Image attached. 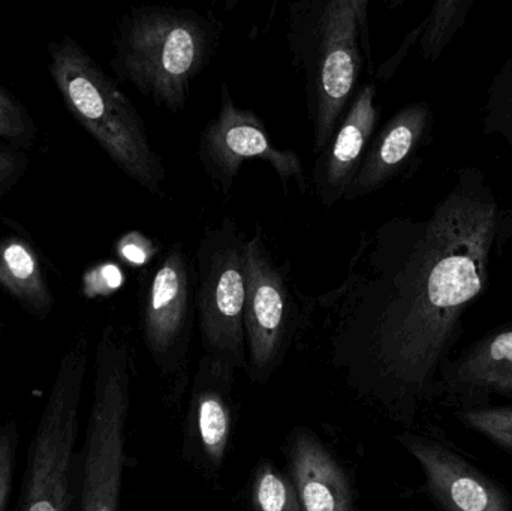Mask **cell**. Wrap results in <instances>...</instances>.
Here are the masks:
<instances>
[{"label":"cell","mask_w":512,"mask_h":511,"mask_svg":"<svg viewBox=\"0 0 512 511\" xmlns=\"http://www.w3.org/2000/svg\"><path fill=\"white\" fill-rule=\"evenodd\" d=\"M511 237L512 212L483 171L460 168L427 218L393 216L361 231L337 287L298 291L301 318L318 317L330 363L352 392L412 426Z\"/></svg>","instance_id":"obj_1"},{"label":"cell","mask_w":512,"mask_h":511,"mask_svg":"<svg viewBox=\"0 0 512 511\" xmlns=\"http://www.w3.org/2000/svg\"><path fill=\"white\" fill-rule=\"evenodd\" d=\"M369 0L289 3L286 42L303 75L312 152L318 158L342 122L358 81L372 65Z\"/></svg>","instance_id":"obj_2"},{"label":"cell","mask_w":512,"mask_h":511,"mask_svg":"<svg viewBox=\"0 0 512 511\" xmlns=\"http://www.w3.org/2000/svg\"><path fill=\"white\" fill-rule=\"evenodd\" d=\"M224 24L192 8L129 9L117 26L111 66L144 98L173 114L188 105L191 86L221 47Z\"/></svg>","instance_id":"obj_3"},{"label":"cell","mask_w":512,"mask_h":511,"mask_svg":"<svg viewBox=\"0 0 512 511\" xmlns=\"http://www.w3.org/2000/svg\"><path fill=\"white\" fill-rule=\"evenodd\" d=\"M50 71L72 116L111 161L155 197H165L167 170L143 117L98 63L74 39L50 45Z\"/></svg>","instance_id":"obj_4"},{"label":"cell","mask_w":512,"mask_h":511,"mask_svg":"<svg viewBox=\"0 0 512 511\" xmlns=\"http://www.w3.org/2000/svg\"><path fill=\"white\" fill-rule=\"evenodd\" d=\"M132 366L128 339L116 327H105L96 347L92 408L81 455L78 511H122Z\"/></svg>","instance_id":"obj_5"},{"label":"cell","mask_w":512,"mask_h":511,"mask_svg":"<svg viewBox=\"0 0 512 511\" xmlns=\"http://www.w3.org/2000/svg\"><path fill=\"white\" fill-rule=\"evenodd\" d=\"M87 372V348L78 342L63 356L27 453L15 511H72L75 444Z\"/></svg>","instance_id":"obj_6"},{"label":"cell","mask_w":512,"mask_h":511,"mask_svg":"<svg viewBox=\"0 0 512 511\" xmlns=\"http://www.w3.org/2000/svg\"><path fill=\"white\" fill-rule=\"evenodd\" d=\"M245 243L236 219L204 228L195 252V312L207 356L246 368Z\"/></svg>","instance_id":"obj_7"},{"label":"cell","mask_w":512,"mask_h":511,"mask_svg":"<svg viewBox=\"0 0 512 511\" xmlns=\"http://www.w3.org/2000/svg\"><path fill=\"white\" fill-rule=\"evenodd\" d=\"M245 335L249 377L264 383L288 353L301 326L298 290L289 267L274 257L262 228L245 243Z\"/></svg>","instance_id":"obj_8"},{"label":"cell","mask_w":512,"mask_h":511,"mask_svg":"<svg viewBox=\"0 0 512 511\" xmlns=\"http://www.w3.org/2000/svg\"><path fill=\"white\" fill-rule=\"evenodd\" d=\"M197 273L182 242L162 252L141 278V329L147 350L165 378L188 365Z\"/></svg>","instance_id":"obj_9"},{"label":"cell","mask_w":512,"mask_h":511,"mask_svg":"<svg viewBox=\"0 0 512 511\" xmlns=\"http://www.w3.org/2000/svg\"><path fill=\"white\" fill-rule=\"evenodd\" d=\"M198 158L213 188L225 197L231 194L242 165L252 159L270 164L285 192L292 182L301 192L309 188L300 156L294 150L274 146L261 117L240 108L227 83L221 87L218 116L201 132Z\"/></svg>","instance_id":"obj_10"},{"label":"cell","mask_w":512,"mask_h":511,"mask_svg":"<svg viewBox=\"0 0 512 511\" xmlns=\"http://www.w3.org/2000/svg\"><path fill=\"white\" fill-rule=\"evenodd\" d=\"M234 372L230 363L206 354L195 375L185 423V453L188 461L209 476L224 467L233 437Z\"/></svg>","instance_id":"obj_11"},{"label":"cell","mask_w":512,"mask_h":511,"mask_svg":"<svg viewBox=\"0 0 512 511\" xmlns=\"http://www.w3.org/2000/svg\"><path fill=\"white\" fill-rule=\"evenodd\" d=\"M397 441L420 465L427 492L442 511H512L504 489L459 453L412 432Z\"/></svg>","instance_id":"obj_12"},{"label":"cell","mask_w":512,"mask_h":511,"mask_svg":"<svg viewBox=\"0 0 512 511\" xmlns=\"http://www.w3.org/2000/svg\"><path fill=\"white\" fill-rule=\"evenodd\" d=\"M376 95L375 83H367L358 90L324 152L316 158L312 185L327 209L345 200L375 137L379 122Z\"/></svg>","instance_id":"obj_13"},{"label":"cell","mask_w":512,"mask_h":511,"mask_svg":"<svg viewBox=\"0 0 512 511\" xmlns=\"http://www.w3.org/2000/svg\"><path fill=\"white\" fill-rule=\"evenodd\" d=\"M433 123L435 114L429 102L400 108L373 137L345 201L373 194L400 176L429 141Z\"/></svg>","instance_id":"obj_14"},{"label":"cell","mask_w":512,"mask_h":511,"mask_svg":"<svg viewBox=\"0 0 512 511\" xmlns=\"http://www.w3.org/2000/svg\"><path fill=\"white\" fill-rule=\"evenodd\" d=\"M288 467L301 511H355L348 473L309 429L289 435Z\"/></svg>","instance_id":"obj_15"},{"label":"cell","mask_w":512,"mask_h":511,"mask_svg":"<svg viewBox=\"0 0 512 511\" xmlns=\"http://www.w3.org/2000/svg\"><path fill=\"white\" fill-rule=\"evenodd\" d=\"M441 381L460 395L512 398V323L478 339L454 362H447Z\"/></svg>","instance_id":"obj_16"},{"label":"cell","mask_w":512,"mask_h":511,"mask_svg":"<svg viewBox=\"0 0 512 511\" xmlns=\"http://www.w3.org/2000/svg\"><path fill=\"white\" fill-rule=\"evenodd\" d=\"M0 284L33 314L50 312L53 297L35 252L23 240H0Z\"/></svg>","instance_id":"obj_17"},{"label":"cell","mask_w":512,"mask_h":511,"mask_svg":"<svg viewBox=\"0 0 512 511\" xmlns=\"http://www.w3.org/2000/svg\"><path fill=\"white\" fill-rule=\"evenodd\" d=\"M474 0H438L430 14L421 21L423 32L420 36L421 54L427 62L441 59L454 36L465 26L471 14Z\"/></svg>","instance_id":"obj_18"},{"label":"cell","mask_w":512,"mask_h":511,"mask_svg":"<svg viewBox=\"0 0 512 511\" xmlns=\"http://www.w3.org/2000/svg\"><path fill=\"white\" fill-rule=\"evenodd\" d=\"M251 500L255 511H301L291 477L270 461L261 462L252 477Z\"/></svg>","instance_id":"obj_19"},{"label":"cell","mask_w":512,"mask_h":511,"mask_svg":"<svg viewBox=\"0 0 512 511\" xmlns=\"http://www.w3.org/2000/svg\"><path fill=\"white\" fill-rule=\"evenodd\" d=\"M483 131L484 134L504 138L512 147V54L487 90Z\"/></svg>","instance_id":"obj_20"},{"label":"cell","mask_w":512,"mask_h":511,"mask_svg":"<svg viewBox=\"0 0 512 511\" xmlns=\"http://www.w3.org/2000/svg\"><path fill=\"white\" fill-rule=\"evenodd\" d=\"M457 417L472 431L512 452V407L468 408Z\"/></svg>","instance_id":"obj_21"},{"label":"cell","mask_w":512,"mask_h":511,"mask_svg":"<svg viewBox=\"0 0 512 511\" xmlns=\"http://www.w3.org/2000/svg\"><path fill=\"white\" fill-rule=\"evenodd\" d=\"M0 137L27 141L33 137V125L26 111L0 86Z\"/></svg>","instance_id":"obj_22"},{"label":"cell","mask_w":512,"mask_h":511,"mask_svg":"<svg viewBox=\"0 0 512 511\" xmlns=\"http://www.w3.org/2000/svg\"><path fill=\"white\" fill-rule=\"evenodd\" d=\"M17 446L18 434L14 423L0 426V511H8L17 462Z\"/></svg>","instance_id":"obj_23"},{"label":"cell","mask_w":512,"mask_h":511,"mask_svg":"<svg viewBox=\"0 0 512 511\" xmlns=\"http://www.w3.org/2000/svg\"><path fill=\"white\" fill-rule=\"evenodd\" d=\"M421 32H423V24L420 23L415 27V29H412L411 32L408 33V36H406L403 44L400 45L397 53L378 69L376 77L381 78V80H388V78H391V75L396 72V69L399 68L400 63H402L403 57H405L406 54L409 53V50L414 47L415 42L420 41Z\"/></svg>","instance_id":"obj_24"},{"label":"cell","mask_w":512,"mask_h":511,"mask_svg":"<svg viewBox=\"0 0 512 511\" xmlns=\"http://www.w3.org/2000/svg\"><path fill=\"white\" fill-rule=\"evenodd\" d=\"M18 167H20L18 156L0 149V183L8 180Z\"/></svg>","instance_id":"obj_25"}]
</instances>
